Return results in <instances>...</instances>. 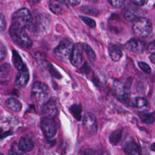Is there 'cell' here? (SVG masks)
Returning a JSON list of instances; mask_svg holds the SVG:
<instances>
[{"label":"cell","mask_w":155,"mask_h":155,"mask_svg":"<svg viewBox=\"0 0 155 155\" xmlns=\"http://www.w3.org/2000/svg\"><path fill=\"white\" fill-rule=\"evenodd\" d=\"M129 104L131 106H133L138 108H140L147 105V101L143 97H137L132 100L130 99Z\"/></svg>","instance_id":"cell-20"},{"label":"cell","mask_w":155,"mask_h":155,"mask_svg":"<svg viewBox=\"0 0 155 155\" xmlns=\"http://www.w3.org/2000/svg\"><path fill=\"white\" fill-rule=\"evenodd\" d=\"M133 3L137 5H143L146 4L148 0H130Z\"/></svg>","instance_id":"cell-32"},{"label":"cell","mask_w":155,"mask_h":155,"mask_svg":"<svg viewBox=\"0 0 155 155\" xmlns=\"http://www.w3.org/2000/svg\"><path fill=\"white\" fill-rule=\"evenodd\" d=\"M143 15L142 11L136 7H130L124 12V18L128 21H134L136 19L142 18Z\"/></svg>","instance_id":"cell-15"},{"label":"cell","mask_w":155,"mask_h":155,"mask_svg":"<svg viewBox=\"0 0 155 155\" xmlns=\"http://www.w3.org/2000/svg\"><path fill=\"white\" fill-rule=\"evenodd\" d=\"M6 106L13 112H19L22 109V104L15 97L8 98L5 102Z\"/></svg>","instance_id":"cell-18"},{"label":"cell","mask_w":155,"mask_h":155,"mask_svg":"<svg viewBox=\"0 0 155 155\" xmlns=\"http://www.w3.org/2000/svg\"><path fill=\"white\" fill-rule=\"evenodd\" d=\"M9 34L15 43L23 48H30L32 41L25 30L20 27L12 24L9 28Z\"/></svg>","instance_id":"cell-1"},{"label":"cell","mask_w":155,"mask_h":155,"mask_svg":"<svg viewBox=\"0 0 155 155\" xmlns=\"http://www.w3.org/2000/svg\"><path fill=\"white\" fill-rule=\"evenodd\" d=\"M80 18L85 22V24L89 26L90 28H94L96 27V22L91 18L82 16H80Z\"/></svg>","instance_id":"cell-27"},{"label":"cell","mask_w":155,"mask_h":155,"mask_svg":"<svg viewBox=\"0 0 155 155\" xmlns=\"http://www.w3.org/2000/svg\"><path fill=\"white\" fill-rule=\"evenodd\" d=\"M82 48L85 51L90 61L91 62L94 61L96 59V54L93 49L91 48V47L87 44H82Z\"/></svg>","instance_id":"cell-24"},{"label":"cell","mask_w":155,"mask_h":155,"mask_svg":"<svg viewBox=\"0 0 155 155\" xmlns=\"http://www.w3.org/2000/svg\"><path fill=\"white\" fill-rule=\"evenodd\" d=\"M122 131L121 130H117L113 131L110 136V142L114 145L119 143L122 137Z\"/></svg>","instance_id":"cell-22"},{"label":"cell","mask_w":155,"mask_h":155,"mask_svg":"<svg viewBox=\"0 0 155 155\" xmlns=\"http://www.w3.org/2000/svg\"><path fill=\"white\" fill-rule=\"evenodd\" d=\"M151 150L154 151V143H152V145H151Z\"/></svg>","instance_id":"cell-39"},{"label":"cell","mask_w":155,"mask_h":155,"mask_svg":"<svg viewBox=\"0 0 155 155\" xmlns=\"http://www.w3.org/2000/svg\"><path fill=\"white\" fill-rule=\"evenodd\" d=\"M41 127L47 139H52L57 134L58 125L53 119L44 117L41 121Z\"/></svg>","instance_id":"cell-6"},{"label":"cell","mask_w":155,"mask_h":155,"mask_svg":"<svg viewBox=\"0 0 155 155\" xmlns=\"http://www.w3.org/2000/svg\"><path fill=\"white\" fill-rule=\"evenodd\" d=\"M132 29L136 36L146 38L151 34L153 30V25L150 19L142 17L134 21Z\"/></svg>","instance_id":"cell-5"},{"label":"cell","mask_w":155,"mask_h":155,"mask_svg":"<svg viewBox=\"0 0 155 155\" xmlns=\"http://www.w3.org/2000/svg\"><path fill=\"white\" fill-rule=\"evenodd\" d=\"M123 148L124 151L128 155H140V149L139 145L132 137H129L125 139Z\"/></svg>","instance_id":"cell-11"},{"label":"cell","mask_w":155,"mask_h":155,"mask_svg":"<svg viewBox=\"0 0 155 155\" xmlns=\"http://www.w3.org/2000/svg\"><path fill=\"white\" fill-rule=\"evenodd\" d=\"M11 67L9 64H4L0 65V80L7 79L10 73Z\"/></svg>","instance_id":"cell-21"},{"label":"cell","mask_w":155,"mask_h":155,"mask_svg":"<svg viewBox=\"0 0 155 155\" xmlns=\"http://www.w3.org/2000/svg\"><path fill=\"white\" fill-rule=\"evenodd\" d=\"M0 155H4L3 154H2V153H0Z\"/></svg>","instance_id":"cell-42"},{"label":"cell","mask_w":155,"mask_h":155,"mask_svg":"<svg viewBox=\"0 0 155 155\" xmlns=\"http://www.w3.org/2000/svg\"><path fill=\"white\" fill-rule=\"evenodd\" d=\"M32 15L27 8H22L16 11L12 16V24L24 29L29 28L32 22Z\"/></svg>","instance_id":"cell-4"},{"label":"cell","mask_w":155,"mask_h":155,"mask_svg":"<svg viewBox=\"0 0 155 155\" xmlns=\"http://www.w3.org/2000/svg\"><path fill=\"white\" fill-rule=\"evenodd\" d=\"M34 146V141L31 136L28 135H24L20 138L18 147L22 152H28L32 150Z\"/></svg>","instance_id":"cell-13"},{"label":"cell","mask_w":155,"mask_h":155,"mask_svg":"<svg viewBox=\"0 0 155 155\" xmlns=\"http://www.w3.org/2000/svg\"><path fill=\"white\" fill-rule=\"evenodd\" d=\"M23 153L24 152H22L19 149L18 145L16 143L14 142L11 145L10 149L8 152V155H22Z\"/></svg>","instance_id":"cell-26"},{"label":"cell","mask_w":155,"mask_h":155,"mask_svg":"<svg viewBox=\"0 0 155 155\" xmlns=\"http://www.w3.org/2000/svg\"><path fill=\"white\" fill-rule=\"evenodd\" d=\"M139 67L141 68V70L145 73L149 74L151 73V68L145 62H139L138 63Z\"/></svg>","instance_id":"cell-28"},{"label":"cell","mask_w":155,"mask_h":155,"mask_svg":"<svg viewBox=\"0 0 155 155\" xmlns=\"http://www.w3.org/2000/svg\"><path fill=\"white\" fill-rule=\"evenodd\" d=\"M108 53L110 58L114 62L119 61L122 56V52L120 48L117 45L113 44H110L109 45Z\"/></svg>","instance_id":"cell-16"},{"label":"cell","mask_w":155,"mask_h":155,"mask_svg":"<svg viewBox=\"0 0 155 155\" xmlns=\"http://www.w3.org/2000/svg\"><path fill=\"white\" fill-rule=\"evenodd\" d=\"M41 0H30V1L33 3V4H36L38 2H39Z\"/></svg>","instance_id":"cell-37"},{"label":"cell","mask_w":155,"mask_h":155,"mask_svg":"<svg viewBox=\"0 0 155 155\" xmlns=\"http://www.w3.org/2000/svg\"><path fill=\"white\" fill-rule=\"evenodd\" d=\"M81 10L85 14H87L88 15L91 16H97L99 14V11L96 8L91 7V6H88V5H85L82 6L81 8Z\"/></svg>","instance_id":"cell-25"},{"label":"cell","mask_w":155,"mask_h":155,"mask_svg":"<svg viewBox=\"0 0 155 155\" xmlns=\"http://www.w3.org/2000/svg\"><path fill=\"white\" fill-rule=\"evenodd\" d=\"M146 47V44L138 39H131L129 40L125 44V48L129 51L136 53H142Z\"/></svg>","instance_id":"cell-12"},{"label":"cell","mask_w":155,"mask_h":155,"mask_svg":"<svg viewBox=\"0 0 155 155\" xmlns=\"http://www.w3.org/2000/svg\"><path fill=\"white\" fill-rule=\"evenodd\" d=\"M6 22L4 16L0 13V31H2L5 29Z\"/></svg>","instance_id":"cell-31"},{"label":"cell","mask_w":155,"mask_h":155,"mask_svg":"<svg viewBox=\"0 0 155 155\" xmlns=\"http://www.w3.org/2000/svg\"><path fill=\"white\" fill-rule=\"evenodd\" d=\"M88 1H90V2H95L96 1H97L98 0H87Z\"/></svg>","instance_id":"cell-40"},{"label":"cell","mask_w":155,"mask_h":155,"mask_svg":"<svg viewBox=\"0 0 155 155\" xmlns=\"http://www.w3.org/2000/svg\"><path fill=\"white\" fill-rule=\"evenodd\" d=\"M73 45L71 39L69 38L64 39L54 49V56L59 61L67 62L70 61Z\"/></svg>","instance_id":"cell-2"},{"label":"cell","mask_w":155,"mask_h":155,"mask_svg":"<svg viewBox=\"0 0 155 155\" xmlns=\"http://www.w3.org/2000/svg\"><path fill=\"white\" fill-rule=\"evenodd\" d=\"M12 61L15 67L18 71H21L27 68L24 63L21 56L15 50H13L12 51Z\"/></svg>","instance_id":"cell-17"},{"label":"cell","mask_w":155,"mask_h":155,"mask_svg":"<svg viewBox=\"0 0 155 155\" xmlns=\"http://www.w3.org/2000/svg\"><path fill=\"white\" fill-rule=\"evenodd\" d=\"M31 92L35 99L40 105H43L50 99V90L48 87L42 82L37 81L35 82L32 87Z\"/></svg>","instance_id":"cell-3"},{"label":"cell","mask_w":155,"mask_h":155,"mask_svg":"<svg viewBox=\"0 0 155 155\" xmlns=\"http://www.w3.org/2000/svg\"><path fill=\"white\" fill-rule=\"evenodd\" d=\"M29 78L30 76L27 68L21 71H19V73H18L15 80L16 85L19 88L25 87L28 82Z\"/></svg>","instance_id":"cell-14"},{"label":"cell","mask_w":155,"mask_h":155,"mask_svg":"<svg viewBox=\"0 0 155 155\" xmlns=\"http://www.w3.org/2000/svg\"><path fill=\"white\" fill-rule=\"evenodd\" d=\"M83 48L82 44L80 43H75L73 45L70 61L74 67L79 66L82 61L83 58Z\"/></svg>","instance_id":"cell-8"},{"label":"cell","mask_w":155,"mask_h":155,"mask_svg":"<svg viewBox=\"0 0 155 155\" xmlns=\"http://www.w3.org/2000/svg\"><path fill=\"white\" fill-rule=\"evenodd\" d=\"M139 118L140 120L148 124H151L154 123V119H155V115H154V112H151V113H144L142 112L139 114Z\"/></svg>","instance_id":"cell-19"},{"label":"cell","mask_w":155,"mask_h":155,"mask_svg":"<svg viewBox=\"0 0 155 155\" xmlns=\"http://www.w3.org/2000/svg\"><path fill=\"white\" fill-rule=\"evenodd\" d=\"M11 134V133H8V131L7 132H5V131H2V130H0V139H2L3 138H4L6 136H8V135Z\"/></svg>","instance_id":"cell-35"},{"label":"cell","mask_w":155,"mask_h":155,"mask_svg":"<svg viewBox=\"0 0 155 155\" xmlns=\"http://www.w3.org/2000/svg\"><path fill=\"white\" fill-rule=\"evenodd\" d=\"M42 113L44 117L54 119L58 113V108L56 102L53 100L50 99L43 105Z\"/></svg>","instance_id":"cell-10"},{"label":"cell","mask_w":155,"mask_h":155,"mask_svg":"<svg viewBox=\"0 0 155 155\" xmlns=\"http://www.w3.org/2000/svg\"><path fill=\"white\" fill-rule=\"evenodd\" d=\"M49 8L54 14L62 15L68 10V5L65 0H50Z\"/></svg>","instance_id":"cell-9"},{"label":"cell","mask_w":155,"mask_h":155,"mask_svg":"<svg viewBox=\"0 0 155 155\" xmlns=\"http://www.w3.org/2000/svg\"><path fill=\"white\" fill-rule=\"evenodd\" d=\"M22 155H28V154H27V153H22Z\"/></svg>","instance_id":"cell-41"},{"label":"cell","mask_w":155,"mask_h":155,"mask_svg":"<svg viewBox=\"0 0 155 155\" xmlns=\"http://www.w3.org/2000/svg\"><path fill=\"white\" fill-rule=\"evenodd\" d=\"M109 3L114 7H120L125 2V0H108Z\"/></svg>","instance_id":"cell-29"},{"label":"cell","mask_w":155,"mask_h":155,"mask_svg":"<svg viewBox=\"0 0 155 155\" xmlns=\"http://www.w3.org/2000/svg\"><path fill=\"white\" fill-rule=\"evenodd\" d=\"M82 110L81 106L79 105H73L70 108V111L71 114L78 120H80L82 118Z\"/></svg>","instance_id":"cell-23"},{"label":"cell","mask_w":155,"mask_h":155,"mask_svg":"<svg viewBox=\"0 0 155 155\" xmlns=\"http://www.w3.org/2000/svg\"><path fill=\"white\" fill-rule=\"evenodd\" d=\"M93 155H109L107 152H102L97 154H93Z\"/></svg>","instance_id":"cell-38"},{"label":"cell","mask_w":155,"mask_h":155,"mask_svg":"<svg viewBox=\"0 0 155 155\" xmlns=\"http://www.w3.org/2000/svg\"><path fill=\"white\" fill-rule=\"evenodd\" d=\"M82 126L85 131L90 135L96 133L97 124L96 116L91 113L85 114L82 120Z\"/></svg>","instance_id":"cell-7"},{"label":"cell","mask_w":155,"mask_h":155,"mask_svg":"<svg viewBox=\"0 0 155 155\" xmlns=\"http://www.w3.org/2000/svg\"><path fill=\"white\" fill-rule=\"evenodd\" d=\"M71 5L76 6L80 4L81 0H67Z\"/></svg>","instance_id":"cell-33"},{"label":"cell","mask_w":155,"mask_h":155,"mask_svg":"<svg viewBox=\"0 0 155 155\" xmlns=\"http://www.w3.org/2000/svg\"><path fill=\"white\" fill-rule=\"evenodd\" d=\"M150 61H151V62L153 64H154V61H155V56H154V53H152L151 55L150 56Z\"/></svg>","instance_id":"cell-36"},{"label":"cell","mask_w":155,"mask_h":155,"mask_svg":"<svg viewBox=\"0 0 155 155\" xmlns=\"http://www.w3.org/2000/svg\"><path fill=\"white\" fill-rule=\"evenodd\" d=\"M148 50L150 52H151L152 53H154V42L153 41L148 47Z\"/></svg>","instance_id":"cell-34"},{"label":"cell","mask_w":155,"mask_h":155,"mask_svg":"<svg viewBox=\"0 0 155 155\" xmlns=\"http://www.w3.org/2000/svg\"><path fill=\"white\" fill-rule=\"evenodd\" d=\"M7 51L5 46L0 44V62L2 61L6 56Z\"/></svg>","instance_id":"cell-30"}]
</instances>
